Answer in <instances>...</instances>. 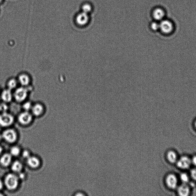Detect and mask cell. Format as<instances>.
<instances>
[{
  "mask_svg": "<svg viewBox=\"0 0 196 196\" xmlns=\"http://www.w3.org/2000/svg\"><path fill=\"white\" fill-rule=\"evenodd\" d=\"M31 85L28 87L19 86L13 91L14 101L17 104H22L28 100L32 90Z\"/></svg>",
  "mask_w": 196,
  "mask_h": 196,
  "instance_id": "6da1fadb",
  "label": "cell"
},
{
  "mask_svg": "<svg viewBox=\"0 0 196 196\" xmlns=\"http://www.w3.org/2000/svg\"><path fill=\"white\" fill-rule=\"evenodd\" d=\"M20 179L17 175L14 173L7 174L5 178L4 186L9 190H14L18 187Z\"/></svg>",
  "mask_w": 196,
  "mask_h": 196,
  "instance_id": "7a4b0ae2",
  "label": "cell"
},
{
  "mask_svg": "<svg viewBox=\"0 0 196 196\" xmlns=\"http://www.w3.org/2000/svg\"><path fill=\"white\" fill-rule=\"evenodd\" d=\"M19 86L28 87L32 85V78L29 73L22 72L16 77Z\"/></svg>",
  "mask_w": 196,
  "mask_h": 196,
  "instance_id": "3957f363",
  "label": "cell"
},
{
  "mask_svg": "<svg viewBox=\"0 0 196 196\" xmlns=\"http://www.w3.org/2000/svg\"><path fill=\"white\" fill-rule=\"evenodd\" d=\"M3 139L8 142L12 143H15L18 138L16 131L12 128L6 129L2 134Z\"/></svg>",
  "mask_w": 196,
  "mask_h": 196,
  "instance_id": "277c9868",
  "label": "cell"
},
{
  "mask_svg": "<svg viewBox=\"0 0 196 196\" xmlns=\"http://www.w3.org/2000/svg\"><path fill=\"white\" fill-rule=\"evenodd\" d=\"M14 121L13 115L8 112L0 114V125L3 127H8L12 125Z\"/></svg>",
  "mask_w": 196,
  "mask_h": 196,
  "instance_id": "5b68a950",
  "label": "cell"
},
{
  "mask_svg": "<svg viewBox=\"0 0 196 196\" xmlns=\"http://www.w3.org/2000/svg\"><path fill=\"white\" fill-rule=\"evenodd\" d=\"M33 118V115L31 112L24 110L19 115L18 120L21 125H27L32 122Z\"/></svg>",
  "mask_w": 196,
  "mask_h": 196,
  "instance_id": "8992f818",
  "label": "cell"
},
{
  "mask_svg": "<svg viewBox=\"0 0 196 196\" xmlns=\"http://www.w3.org/2000/svg\"><path fill=\"white\" fill-rule=\"evenodd\" d=\"M45 107L44 104L41 102L33 103L30 112L33 116L39 117L45 113Z\"/></svg>",
  "mask_w": 196,
  "mask_h": 196,
  "instance_id": "52a82bcc",
  "label": "cell"
},
{
  "mask_svg": "<svg viewBox=\"0 0 196 196\" xmlns=\"http://www.w3.org/2000/svg\"><path fill=\"white\" fill-rule=\"evenodd\" d=\"M159 29L163 34L169 35L174 30V26L169 20H162L159 24Z\"/></svg>",
  "mask_w": 196,
  "mask_h": 196,
  "instance_id": "ba28073f",
  "label": "cell"
},
{
  "mask_svg": "<svg viewBox=\"0 0 196 196\" xmlns=\"http://www.w3.org/2000/svg\"><path fill=\"white\" fill-rule=\"evenodd\" d=\"M1 97L3 102L9 104L14 101L13 92L6 88L1 92Z\"/></svg>",
  "mask_w": 196,
  "mask_h": 196,
  "instance_id": "9c48e42d",
  "label": "cell"
},
{
  "mask_svg": "<svg viewBox=\"0 0 196 196\" xmlns=\"http://www.w3.org/2000/svg\"><path fill=\"white\" fill-rule=\"evenodd\" d=\"M191 164V159L185 156L182 157L177 161V167L182 169H188L190 167Z\"/></svg>",
  "mask_w": 196,
  "mask_h": 196,
  "instance_id": "30bf717a",
  "label": "cell"
},
{
  "mask_svg": "<svg viewBox=\"0 0 196 196\" xmlns=\"http://www.w3.org/2000/svg\"><path fill=\"white\" fill-rule=\"evenodd\" d=\"M166 182L169 188L174 189L177 187V178L174 174H169L166 178Z\"/></svg>",
  "mask_w": 196,
  "mask_h": 196,
  "instance_id": "8fae6325",
  "label": "cell"
},
{
  "mask_svg": "<svg viewBox=\"0 0 196 196\" xmlns=\"http://www.w3.org/2000/svg\"><path fill=\"white\" fill-rule=\"evenodd\" d=\"M26 160L28 165L31 168H37L40 165V161L37 157L31 155Z\"/></svg>",
  "mask_w": 196,
  "mask_h": 196,
  "instance_id": "7c38bea8",
  "label": "cell"
},
{
  "mask_svg": "<svg viewBox=\"0 0 196 196\" xmlns=\"http://www.w3.org/2000/svg\"><path fill=\"white\" fill-rule=\"evenodd\" d=\"M12 156L10 153H5L2 155L0 158V164L4 167L11 165L12 163Z\"/></svg>",
  "mask_w": 196,
  "mask_h": 196,
  "instance_id": "4fadbf2b",
  "label": "cell"
},
{
  "mask_svg": "<svg viewBox=\"0 0 196 196\" xmlns=\"http://www.w3.org/2000/svg\"><path fill=\"white\" fill-rule=\"evenodd\" d=\"M76 20L77 23L79 25H85L88 23L89 20L88 14L84 12H81L77 15Z\"/></svg>",
  "mask_w": 196,
  "mask_h": 196,
  "instance_id": "5bb4252c",
  "label": "cell"
},
{
  "mask_svg": "<svg viewBox=\"0 0 196 196\" xmlns=\"http://www.w3.org/2000/svg\"><path fill=\"white\" fill-rule=\"evenodd\" d=\"M19 86L17 78L11 77L7 80L6 87L7 89L13 91Z\"/></svg>",
  "mask_w": 196,
  "mask_h": 196,
  "instance_id": "9a60e30c",
  "label": "cell"
},
{
  "mask_svg": "<svg viewBox=\"0 0 196 196\" xmlns=\"http://www.w3.org/2000/svg\"><path fill=\"white\" fill-rule=\"evenodd\" d=\"M11 169L12 171L15 174L21 172L23 169V165L21 162L19 161H15L12 162L11 164Z\"/></svg>",
  "mask_w": 196,
  "mask_h": 196,
  "instance_id": "2e32d148",
  "label": "cell"
},
{
  "mask_svg": "<svg viewBox=\"0 0 196 196\" xmlns=\"http://www.w3.org/2000/svg\"><path fill=\"white\" fill-rule=\"evenodd\" d=\"M177 192L178 194L182 196H187L189 195L190 190L189 187L186 184L180 185L178 187Z\"/></svg>",
  "mask_w": 196,
  "mask_h": 196,
  "instance_id": "e0dca14e",
  "label": "cell"
},
{
  "mask_svg": "<svg viewBox=\"0 0 196 196\" xmlns=\"http://www.w3.org/2000/svg\"><path fill=\"white\" fill-rule=\"evenodd\" d=\"M165 12L161 8H157L154 10L153 16L154 19L157 20H160L163 19L165 16Z\"/></svg>",
  "mask_w": 196,
  "mask_h": 196,
  "instance_id": "ac0fdd59",
  "label": "cell"
},
{
  "mask_svg": "<svg viewBox=\"0 0 196 196\" xmlns=\"http://www.w3.org/2000/svg\"><path fill=\"white\" fill-rule=\"evenodd\" d=\"M167 158L171 163H175L177 161V155L176 153L173 150H170L167 154Z\"/></svg>",
  "mask_w": 196,
  "mask_h": 196,
  "instance_id": "d6986e66",
  "label": "cell"
},
{
  "mask_svg": "<svg viewBox=\"0 0 196 196\" xmlns=\"http://www.w3.org/2000/svg\"><path fill=\"white\" fill-rule=\"evenodd\" d=\"M21 150L19 147L15 146L12 147L10 150V153L12 156L16 157L20 155Z\"/></svg>",
  "mask_w": 196,
  "mask_h": 196,
  "instance_id": "ffe728a7",
  "label": "cell"
},
{
  "mask_svg": "<svg viewBox=\"0 0 196 196\" xmlns=\"http://www.w3.org/2000/svg\"><path fill=\"white\" fill-rule=\"evenodd\" d=\"M33 103L31 102V101H29V100L24 101V102L22 103V107L24 111H30L31 107H32Z\"/></svg>",
  "mask_w": 196,
  "mask_h": 196,
  "instance_id": "44dd1931",
  "label": "cell"
},
{
  "mask_svg": "<svg viewBox=\"0 0 196 196\" xmlns=\"http://www.w3.org/2000/svg\"><path fill=\"white\" fill-rule=\"evenodd\" d=\"M180 179L183 183L186 184L189 181V177L186 173H182L180 175Z\"/></svg>",
  "mask_w": 196,
  "mask_h": 196,
  "instance_id": "7402d4cb",
  "label": "cell"
},
{
  "mask_svg": "<svg viewBox=\"0 0 196 196\" xmlns=\"http://www.w3.org/2000/svg\"><path fill=\"white\" fill-rule=\"evenodd\" d=\"M82 10H83V12L88 14L91 11L92 7L88 3H85L82 7Z\"/></svg>",
  "mask_w": 196,
  "mask_h": 196,
  "instance_id": "603a6c76",
  "label": "cell"
},
{
  "mask_svg": "<svg viewBox=\"0 0 196 196\" xmlns=\"http://www.w3.org/2000/svg\"><path fill=\"white\" fill-rule=\"evenodd\" d=\"M22 157L24 158L27 159L28 157H29L30 156V152L29 150H24L23 151L22 153Z\"/></svg>",
  "mask_w": 196,
  "mask_h": 196,
  "instance_id": "cb8c5ba5",
  "label": "cell"
},
{
  "mask_svg": "<svg viewBox=\"0 0 196 196\" xmlns=\"http://www.w3.org/2000/svg\"><path fill=\"white\" fill-rule=\"evenodd\" d=\"M151 29L154 31H157L159 29V24L157 22H154L151 24Z\"/></svg>",
  "mask_w": 196,
  "mask_h": 196,
  "instance_id": "d4e9b609",
  "label": "cell"
},
{
  "mask_svg": "<svg viewBox=\"0 0 196 196\" xmlns=\"http://www.w3.org/2000/svg\"><path fill=\"white\" fill-rule=\"evenodd\" d=\"M190 176L193 180L196 181V167L191 171Z\"/></svg>",
  "mask_w": 196,
  "mask_h": 196,
  "instance_id": "484cf974",
  "label": "cell"
},
{
  "mask_svg": "<svg viewBox=\"0 0 196 196\" xmlns=\"http://www.w3.org/2000/svg\"><path fill=\"white\" fill-rule=\"evenodd\" d=\"M19 175H17L18 177L20 180H23L25 177V174L24 173L22 172L20 173H18Z\"/></svg>",
  "mask_w": 196,
  "mask_h": 196,
  "instance_id": "4316f807",
  "label": "cell"
},
{
  "mask_svg": "<svg viewBox=\"0 0 196 196\" xmlns=\"http://www.w3.org/2000/svg\"><path fill=\"white\" fill-rule=\"evenodd\" d=\"M191 161L192 164L196 167V155L193 156L192 159H191Z\"/></svg>",
  "mask_w": 196,
  "mask_h": 196,
  "instance_id": "83f0119b",
  "label": "cell"
},
{
  "mask_svg": "<svg viewBox=\"0 0 196 196\" xmlns=\"http://www.w3.org/2000/svg\"><path fill=\"white\" fill-rule=\"evenodd\" d=\"M4 186V182L0 179V191L2 190Z\"/></svg>",
  "mask_w": 196,
  "mask_h": 196,
  "instance_id": "f1b7e54d",
  "label": "cell"
},
{
  "mask_svg": "<svg viewBox=\"0 0 196 196\" xmlns=\"http://www.w3.org/2000/svg\"><path fill=\"white\" fill-rule=\"evenodd\" d=\"M3 151V149L2 148V147L0 146V155H1Z\"/></svg>",
  "mask_w": 196,
  "mask_h": 196,
  "instance_id": "f546056e",
  "label": "cell"
},
{
  "mask_svg": "<svg viewBox=\"0 0 196 196\" xmlns=\"http://www.w3.org/2000/svg\"><path fill=\"white\" fill-rule=\"evenodd\" d=\"M3 139V138L2 134H0V141H1Z\"/></svg>",
  "mask_w": 196,
  "mask_h": 196,
  "instance_id": "4dcf8cb0",
  "label": "cell"
},
{
  "mask_svg": "<svg viewBox=\"0 0 196 196\" xmlns=\"http://www.w3.org/2000/svg\"><path fill=\"white\" fill-rule=\"evenodd\" d=\"M3 194L1 193V192H0V196H3Z\"/></svg>",
  "mask_w": 196,
  "mask_h": 196,
  "instance_id": "1f68e13d",
  "label": "cell"
},
{
  "mask_svg": "<svg viewBox=\"0 0 196 196\" xmlns=\"http://www.w3.org/2000/svg\"><path fill=\"white\" fill-rule=\"evenodd\" d=\"M195 128H196V120L195 122Z\"/></svg>",
  "mask_w": 196,
  "mask_h": 196,
  "instance_id": "d6a6232c",
  "label": "cell"
},
{
  "mask_svg": "<svg viewBox=\"0 0 196 196\" xmlns=\"http://www.w3.org/2000/svg\"><path fill=\"white\" fill-rule=\"evenodd\" d=\"M2 1V0H0V3H1Z\"/></svg>",
  "mask_w": 196,
  "mask_h": 196,
  "instance_id": "836d02e7",
  "label": "cell"
}]
</instances>
